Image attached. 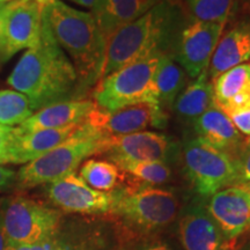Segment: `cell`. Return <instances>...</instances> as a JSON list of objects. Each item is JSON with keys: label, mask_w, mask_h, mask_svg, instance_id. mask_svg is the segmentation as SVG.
<instances>
[{"label": "cell", "mask_w": 250, "mask_h": 250, "mask_svg": "<svg viewBox=\"0 0 250 250\" xmlns=\"http://www.w3.org/2000/svg\"><path fill=\"white\" fill-rule=\"evenodd\" d=\"M34 112L35 110L26 95L11 89L0 92V125L1 126L15 127V125L19 126Z\"/></svg>", "instance_id": "cell-26"}, {"label": "cell", "mask_w": 250, "mask_h": 250, "mask_svg": "<svg viewBox=\"0 0 250 250\" xmlns=\"http://www.w3.org/2000/svg\"><path fill=\"white\" fill-rule=\"evenodd\" d=\"M246 143H247V144H250V136H249V137H247V139H246Z\"/></svg>", "instance_id": "cell-38"}, {"label": "cell", "mask_w": 250, "mask_h": 250, "mask_svg": "<svg viewBox=\"0 0 250 250\" xmlns=\"http://www.w3.org/2000/svg\"><path fill=\"white\" fill-rule=\"evenodd\" d=\"M225 114L242 136H250V100L239 107L225 111Z\"/></svg>", "instance_id": "cell-28"}, {"label": "cell", "mask_w": 250, "mask_h": 250, "mask_svg": "<svg viewBox=\"0 0 250 250\" xmlns=\"http://www.w3.org/2000/svg\"><path fill=\"white\" fill-rule=\"evenodd\" d=\"M6 7H7V2H0V39H1L2 30H4Z\"/></svg>", "instance_id": "cell-36"}, {"label": "cell", "mask_w": 250, "mask_h": 250, "mask_svg": "<svg viewBox=\"0 0 250 250\" xmlns=\"http://www.w3.org/2000/svg\"><path fill=\"white\" fill-rule=\"evenodd\" d=\"M35 1L39 2V4H41L42 6H44L45 4H48L50 0H35Z\"/></svg>", "instance_id": "cell-37"}, {"label": "cell", "mask_w": 250, "mask_h": 250, "mask_svg": "<svg viewBox=\"0 0 250 250\" xmlns=\"http://www.w3.org/2000/svg\"><path fill=\"white\" fill-rule=\"evenodd\" d=\"M8 83L29 99L35 111L66 101L80 90L76 68L52 35L43 14L40 40L26 50L8 77Z\"/></svg>", "instance_id": "cell-1"}, {"label": "cell", "mask_w": 250, "mask_h": 250, "mask_svg": "<svg viewBox=\"0 0 250 250\" xmlns=\"http://www.w3.org/2000/svg\"><path fill=\"white\" fill-rule=\"evenodd\" d=\"M138 250H174L169 245L164 242H155V243H149V245L143 246L142 248Z\"/></svg>", "instance_id": "cell-34"}, {"label": "cell", "mask_w": 250, "mask_h": 250, "mask_svg": "<svg viewBox=\"0 0 250 250\" xmlns=\"http://www.w3.org/2000/svg\"><path fill=\"white\" fill-rule=\"evenodd\" d=\"M9 248V243L6 239L4 228H2V224H1V219H0V250H8Z\"/></svg>", "instance_id": "cell-35"}, {"label": "cell", "mask_w": 250, "mask_h": 250, "mask_svg": "<svg viewBox=\"0 0 250 250\" xmlns=\"http://www.w3.org/2000/svg\"><path fill=\"white\" fill-rule=\"evenodd\" d=\"M181 15L180 2L164 0L111 34L105 41L100 79L152 54H168L166 48L173 42Z\"/></svg>", "instance_id": "cell-2"}, {"label": "cell", "mask_w": 250, "mask_h": 250, "mask_svg": "<svg viewBox=\"0 0 250 250\" xmlns=\"http://www.w3.org/2000/svg\"><path fill=\"white\" fill-rule=\"evenodd\" d=\"M161 55L152 54L100 79L93 92L96 107L114 111L142 102L159 104L154 73Z\"/></svg>", "instance_id": "cell-5"}, {"label": "cell", "mask_w": 250, "mask_h": 250, "mask_svg": "<svg viewBox=\"0 0 250 250\" xmlns=\"http://www.w3.org/2000/svg\"><path fill=\"white\" fill-rule=\"evenodd\" d=\"M111 213L143 228H156L176 218L179 201L174 192L152 186H129L115 190Z\"/></svg>", "instance_id": "cell-7"}, {"label": "cell", "mask_w": 250, "mask_h": 250, "mask_svg": "<svg viewBox=\"0 0 250 250\" xmlns=\"http://www.w3.org/2000/svg\"><path fill=\"white\" fill-rule=\"evenodd\" d=\"M192 127L197 137L234 158H237L246 144V139L229 117L215 105L197 118Z\"/></svg>", "instance_id": "cell-18"}, {"label": "cell", "mask_w": 250, "mask_h": 250, "mask_svg": "<svg viewBox=\"0 0 250 250\" xmlns=\"http://www.w3.org/2000/svg\"><path fill=\"white\" fill-rule=\"evenodd\" d=\"M180 239L186 250H226L224 234L201 205L191 206L182 215Z\"/></svg>", "instance_id": "cell-16"}, {"label": "cell", "mask_w": 250, "mask_h": 250, "mask_svg": "<svg viewBox=\"0 0 250 250\" xmlns=\"http://www.w3.org/2000/svg\"><path fill=\"white\" fill-rule=\"evenodd\" d=\"M8 1H13V0H0V2H8Z\"/></svg>", "instance_id": "cell-39"}, {"label": "cell", "mask_w": 250, "mask_h": 250, "mask_svg": "<svg viewBox=\"0 0 250 250\" xmlns=\"http://www.w3.org/2000/svg\"><path fill=\"white\" fill-rule=\"evenodd\" d=\"M104 155L109 161H158L168 164L177 154V145L164 133L153 131L105 139Z\"/></svg>", "instance_id": "cell-13"}, {"label": "cell", "mask_w": 250, "mask_h": 250, "mask_svg": "<svg viewBox=\"0 0 250 250\" xmlns=\"http://www.w3.org/2000/svg\"><path fill=\"white\" fill-rule=\"evenodd\" d=\"M8 250H73L66 243L61 240L51 237L46 241L36 243V245H26V246H9Z\"/></svg>", "instance_id": "cell-30"}, {"label": "cell", "mask_w": 250, "mask_h": 250, "mask_svg": "<svg viewBox=\"0 0 250 250\" xmlns=\"http://www.w3.org/2000/svg\"><path fill=\"white\" fill-rule=\"evenodd\" d=\"M245 250H250V245H249V246H248V247H247V248H246V249H245Z\"/></svg>", "instance_id": "cell-41"}, {"label": "cell", "mask_w": 250, "mask_h": 250, "mask_svg": "<svg viewBox=\"0 0 250 250\" xmlns=\"http://www.w3.org/2000/svg\"><path fill=\"white\" fill-rule=\"evenodd\" d=\"M93 100H66L52 103L34 112L22 124L17 126L21 132L44 129H62L83 123L95 109Z\"/></svg>", "instance_id": "cell-17"}, {"label": "cell", "mask_w": 250, "mask_h": 250, "mask_svg": "<svg viewBox=\"0 0 250 250\" xmlns=\"http://www.w3.org/2000/svg\"><path fill=\"white\" fill-rule=\"evenodd\" d=\"M43 6L35 0H13L7 2L4 30L0 43V62L34 46L40 40Z\"/></svg>", "instance_id": "cell-9"}, {"label": "cell", "mask_w": 250, "mask_h": 250, "mask_svg": "<svg viewBox=\"0 0 250 250\" xmlns=\"http://www.w3.org/2000/svg\"><path fill=\"white\" fill-rule=\"evenodd\" d=\"M226 23L192 21L181 30L176 43V58L190 77L208 70Z\"/></svg>", "instance_id": "cell-11"}, {"label": "cell", "mask_w": 250, "mask_h": 250, "mask_svg": "<svg viewBox=\"0 0 250 250\" xmlns=\"http://www.w3.org/2000/svg\"><path fill=\"white\" fill-rule=\"evenodd\" d=\"M208 211L227 241L250 229V187L235 184L211 196Z\"/></svg>", "instance_id": "cell-14"}, {"label": "cell", "mask_w": 250, "mask_h": 250, "mask_svg": "<svg viewBox=\"0 0 250 250\" xmlns=\"http://www.w3.org/2000/svg\"><path fill=\"white\" fill-rule=\"evenodd\" d=\"M42 14L76 68L79 89L95 85L101 74L105 39L93 14L71 7L62 0H50L43 6Z\"/></svg>", "instance_id": "cell-3"}, {"label": "cell", "mask_w": 250, "mask_h": 250, "mask_svg": "<svg viewBox=\"0 0 250 250\" xmlns=\"http://www.w3.org/2000/svg\"><path fill=\"white\" fill-rule=\"evenodd\" d=\"M72 2H76V4L80 5V6H83V7L86 8H89L90 11H94V9H96L99 7V5L101 4L102 0H70Z\"/></svg>", "instance_id": "cell-33"}, {"label": "cell", "mask_w": 250, "mask_h": 250, "mask_svg": "<svg viewBox=\"0 0 250 250\" xmlns=\"http://www.w3.org/2000/svg\"><path fill=\"white\" fill-rule=\"evenodd\" d=\"M102 136L121 137L145 131L147 127H164L167 115L156 103L142 102L114 111H104L95 107L86 120Z\"/></svg>", "instance_id": "cell-10"}, {"label": "cell", "mask_w": 250, "mask_h": 250, "mask_svg": "<svg viewBox=\"0 0 250 250\" xmlns=\"http://www.w3.org/2000/svg\"><path fill=\"white\" fill-rule=\"evenodd\" d=\"M250 59V20L234 24L219 40L212 56L208 79L213 81L219 74Z\"/></svg>", "instance_id": "cell-19"}, {"label": "cell", "mask_w": 250, "mask_h": 250, "mask_svg": "<svg viewBox=\"0 0 250 250\" xmlns=\"http://www.w3.org/2000/svg\"><path fill=\"white\" fill-rule=\"evenodd\" d=\"M182 161L193 189L203 197H211L225 188L237 184L236 158L219 151L199 137L183 144Z\"/></svg>", "instance_id": "cell-6"}, {"label": "cell", "mask_w": 250, "mask_h": 250, "mask_svg": "<svg viewBox=\"0 0 250 250\" xmlns=\"http://www.w3.org/2000/svg\"><path fill=\"white\" fill-rule=\"evenodd\" d=\"M46 196L62 211L81 214H104L112 211L114 191L103 192L90 188L76 173L49 183Z\"/></svg>", "instance_id": "cell-12"}, {"label": "cell", "mask_w": 250, "mask_h": 250, "mask_svg": "<svg viewBox=\"0 0 250 250\" xmlns=\"http://www.w3.org/2000/svg\"><path fill=\"white\" fill-rule=\"evenodd\" d=\"M239 167V179L237 184L250 187V144H245L241 152L236 158Z\"/></svg>", "instance_id": "cell-29"}, {"label": "cell", "mask_w": 250, "mask_h": 250, "mask_svg": "<svg viewBox=\"0 0 250 250\" xmlns=\"http://www.w3.org/2000/svg\"><path fill=\"white\" fill-rule=\"evenodd\" d=\"M0 219L9 246H26L56 236L61 214L36 201L18 196L5 205Z\"/></svg>", "instance_id": "cell-8"}, {"label": "cell", "mask_w": 250, "mask_h": 250, "mask_svg": "<svg viewBox=\"0 0 250 250\" xmlns=\"http://www.w3.org/2000/svg\"><path fill=\"white\" fill-rule=\"evenodd\" d=\"M15 177H17V174H15L14 170L0 165V191L7 189L14 182Z\"/></svg>", "instance_id": "cell-31"}, {"label": "cell", "mask_w": 250, "mask_h": 250, "mask_svg": "<svg viewBox=\"0 0 250 250\" xmlns=\"http://www.w3.org/2000/svg\"><path fill=\"white\" fill-rule=\"evenodd\" d=\"M173 1H175V2H180V4H181V1H182V0H173Z\"/></svg>", "instance_id": "cell-40"}, {"label": "cell", "mask_w": 250, "mask_h": 250, "mask_svg": "<svg viewBox=\"0 0 250 250\" xmlns=\"http://www.w3.org/2000/svg\"><path fill=\"white\" fill-rule=\"evenodd\" d=\"M79 175L90 188L103 192L115 191L124 181L123 171L109 160H86L80 167Z\"/></svg>", "instance_id": "cell-24"}, {"label": "cell", "mask_w": 250, "mask_h": 250, "mask_svg": "<svg viewBox=\"0 0 250 250\" xmlns=\"http://www.w3.org/2000/svg\"><path fill=\"white\" fill-rule=\"evenodd\" d=\"M233 2L234 0H182L181 6L192 21L226 23Z\"/></svg>", "instance_id": "cell-27"}, {"label": "cell", "mask_w": 250, "mask_h": 250, "mask_svg": "<svg viewBox=\"0 0 250 250\" xmlns=\"http://www.w3.org/2000/svg\"><path fill=\"white\" fill-rule=\"evenodd\" d=\"M80 125L81 123L62 129H44L28 132H21L15 126L5 147L0 165L29 164L70 138Z\"/></svg>", "instance_id": "cell-15"}, {"label": "cell", "mask_w": 250, "mask_h": 250, "mask_svg": "<svg viewBox=\"0 0 250 250\" xmlns=\"http://www.w3.org/2000/svg\"><path fill=\"white\" fill-rule=\"evenodd\" d=\"M154 85L159 105L173 107L175 100L187 86V72L175 62L171 54L161 55L154 73Z\"/></svg>", "instance_id": "cell-23"}, {"label": "cell", "mask_w": 250, "mask_h": 250, "mask_svg": "<svg viewBox=\"0 0 250 250\" xmlns=\"http://www.w3.org/2000/svg\"><path fill=\"white\" fill-rule=\"evenodd\" d=\"M111 162L124 174L132 177L134 182L142 183V186H159L171 179V169L165 162L132 160H115Z\"/></svg>", "instance_id": "cell-25"}, {"label": "cell", "mask_w": 250, "mask_h": 250, "mask_svg": "<svg viewBox=\"0 0 250 250\" xmlns=\"http://www.w3.org/2000/svg\"><path fill=\"white\" fill-rule=\"evenodd\" d=\"M105 139L87 122H83L70 138L36 160L21 167L17 175L21 188H34L55 182L74 173L79 166L92 155L104 153Z\"/></svg>", "instance_id": "cell-4"}, {"label": "cell", "mask_w": 250, "mask_h": 250, "mask_svg": "<svg viewBox=\"0 0 250 250\" xmlns=\"http://www.w3.org/2000/svg\"><path fill=\"white\" fill-rule=\"evenodd\" d=\"M0 43H1V39H0Z\"/></svg>", "instance_id": "cell-42"}, {"label": "cell", "mask_w": 250, "mask_h": 250, "mask_svg": "<svg viewBox=\"0 0 250 250\" xmlns=\"http://www.w3.org/2000/svg\"><path fill=\"white\" fill-rule=\"evenodd\" d=\"M164 0H102L90 13L105 41L125 24L132 22Z\"/></svg>", "instance_id": "cell-20"}, {"label": "cell", "mask_w": 250, "mask_h": 250, "mask_svg": "<svg viewBox=\"0 0 250 250\" xmlns=\"http://www.w3.org/2000/svg\"><path fill=\"white\" fill-rule=\"evenodd\" d=\"M13 130L14 127L12 126H1L0 125V160H1V156L4 154L5 147L7 145V142Z\"/></svg>", "instance_id": "cell-32"}, {"label": "cell", "mask_w": 250, "mask_h": 250, "mask_svg": "<svg viewBox=\"0 0 250 250\" xmlns=\"http://www.w3.org/2000/svg\"><path fill=\"white\" fill-rule=\"evenodd\" d=\"M213 105V86L206 70L181 92L175 100L173 108L181 121L192 124Z\"/></svg>", "instance_id": "cell-22"}, {"label": "cell", "mask_w": 250, "mask_h": 250, "mask_svg": "<svg viewBox=\"0 0 250 250\" xmlns=\"http://www.w3.org/2000/svg\"><path fill=\"white\" fill-rule=\"evenodd\" d=\"M211 83L215 107L224 112L239 107L250 100V62L225 71Z\"/></svg>", "instance_id": "cell-21"}]
</instances>
